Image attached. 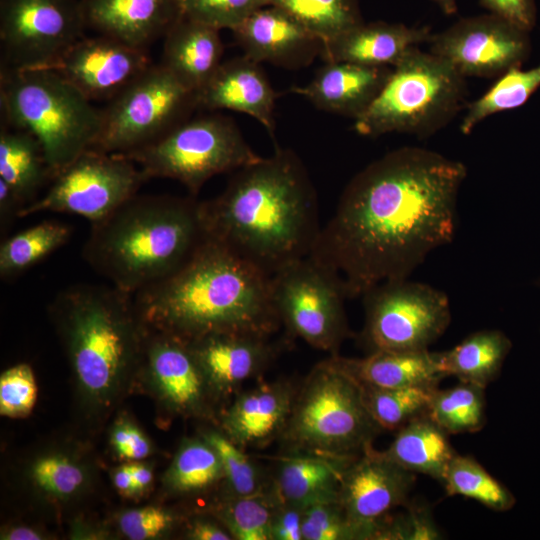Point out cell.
I'll return each instance as SVG.
<instances>
[{"label":"cell","mask_w":540,"mask_h":540,"mask_svg":"<svg viewBox=\"0 0 540 540\" xmlns=\"http://www.w3.org/2000/svg\"><path fill=\"white\" fill-rule=\"evenodd\" d=\"M464 163L421 147L388 152L358 172L309 256L346 298L409 278L456 229Z\"/></svg>","instance_id":"obj_1"},{"label":"cell","mask_w":540,"mask_h":540,"mask_svg":"<svg viewBox=\"0 0 540 540\" xmlns=\"http://www.w3.org/2000/svg\"><path fill=\"white\" fill-rule=\"evenodd\" d=\"M206 236L268 276L308 256L321 230L308 171L291 149L234 171L224 190L201 201Z\"/></svg>","instance_id":"obj_2"},{"label":"cell","mask_w":540,"mask_h":540,"mask_svg":"<svg viewBox=\"0 0 540 540\" xmlns=\"http://www.w3.org/2000/svg\"><path fill=\"white\" fill-rule=\"evenodd\" d=\"M133 300L145 327L184 341L225 332L271 336L282 325L271 277L208 237L184 265Z\"/></svg>","instance_id":"obj_3"},{"label":"cell","mask_w":540,"mask_h":540,"mask_svg":"<svg viewBox=\"0 0 540 540\" xmlns=\"http://www.w3.org/2000/svg\"><path fill=\"white\" fill-rule=\"evenodd\" d=\"M91 225L84 260L131 295L178 270L207 237L193 195L136 194Z\"/></svg>","instance_id":"obj_4"},{"label":"cell","mask_w":540,"mask_h":540,"mask_svg":"<svg viewBox=\"0 0 540 540\" xmlns=\"http://www.w3.org/2000/svg\"><path fill=\"white\" fill-rule=\"evenodd\" d=\"M51 310L79 382L93 397L108 396L141 350L145 325L133 295L111 284H77L58 293Z\"/></svg>","instance_id":"obj_5"},{"label":"cell","mask_w":540,"mask_h":540,"mask_svg":"<svg viewBox=\"0 0 540 540\" xmlns=\"http://www.w3.org/2000/svg\"><path fill=\"white\" fill-rule=\"evenodd\" d=\"M0 108L1 123L39 141L53 178L94 147L101 128V109L49 68H1Z\"/></svg>","instance_id":"obj_6"},{"label":"cell","mask_w":540,"mask_h":540,"mask_svg":"<svg viewBox=\"0 0 540 540\" xmlns=\"http://www.w3.org/2000/svg\"><path fill=\"white\" fill-rule=\"evenodd\" d=\"M380 431L361 385L330 357L296 391L280 439L289 452L355 457L372 446Z\"/></svg>","instance_id":"obj_7"},{"label":"cell","mask_w":540,"mask_h":540,"mask_svg":"<svg viewBox=\"0 0 540 540\" xmlns=\"http://www.w3.org/2000/svg\"><path fill=\"white\" fill-rule=\"evenodd\" d=\"M466 97L465 77L443 58L415 46L393 67L370 107L354 120V129L368 137L394 132L428 137L460 112Z\"/></svg>","instance_id":"obj_8"},{"label":"cell","mask_w":540,"mask_h":540,"mask_svg":"<svg viewBox=\"0 0 540 540\" xmlns=\"http://www.w3.org/2000/svg\"><path fill=\"white\" fill-rule=\"evenodd\" d=\"M147 180L169 178L196 196L213 176L234 172L261 158L235 121L221 114L189 118L154 143L125 155Z\"/></svg>","instance_id":"obj_9"},{"label":"cell","mask_w":540,"mask_h":540,"mask_svg":"<svg viewBox=\"0 0 540 540\" xmlns=\"http://www.w3.org/2000/svg\"><path fill=\"white\" fill-rule=\"evenodd\" d=\"M196 109V94L160 63L152 64L101 109V128L92 149L128 155L162 138Z\"/></svg>","instance_id":"obj_10"},{"label":"cell","mask_w":540,"mask_h":540,"mask_svg":"<svg viewBox=\"0 0 540 540\" xmlns=\"http://www.w3.org/2000/svg\"><path fill=\"white\" fill-rule=\"evenodd\" d=\"M362 297L365 321L360 338L369 352L427 350L451 321L446 293L409 278L379 283Z\"/></svg>","instance_id":"obj_11"},{"label":"cell","mask_w":540,"mask_h":540,"mask_svg":"<svg viewBox=\"0 0 540 540\" xmlns=\"http://www.w3.org/2000/svg\"><path fill=\"white\" fill-rule=\"evenodd\" d=\"M145 181L139 166L125 155L90 149L55 176L45 194L24 206L18 217L63 212L94 223L136 195Z\"/></svg>","instance_id":"obj_12"},{"label":"cell","mask_w":540,"mask_h":540,"mask_svg":"<svg viewBox=\"0 0 540 540\" xmlns=\"http://www.w3.org/2000/svg\"><path fill=\"white\" fill-rule=\"evenodd\" d=\"M271 289L281 324L291 336L337 354L349 334L346 296L328 272L308 255L271 276Z\"/></svg>","instance_id":"obj_13"},{"label":"cell","mask_w":540,"mask_h":540,"mask_svg":"<svg viewBox=\"0 0 540 540\" xmlns=\"http://www.w3.org/2000/svg\"><path fill=\"white\" fill-rule=\"evenodd\" d=\"M80 0H0L1 68H45L86 30Z\"/></svg>","instance_id":"obj_14"},{"label":"cell","mask_w":540,"mask_h":540,"mask_svg":"<svg viewBox=\"0 0 540 540\" xmlns=\"http://www.w3.org/2000/svg\"><path fill=\"white\" fill-rule=\"evenodd\" d=\"M415 473L373 446L345 468L338 501L356 539H385L391 512L407 503Z\"/></svg>","instance_id":"obj_15"},{"label":"cell","mask_w":540,"mask_h":540,"mask_svg":"<svg viewBox=\"0 0 540 540\" xmlns=\"http://www.w3.org/2000/svg\"><path fill=\"white\" fill-rule=\"evenodd\" d=\"M428 43L464 77H500L520 67L530 50L527 32L493 14L461 19Z\"/></svg>","instance_id":"obj_16"},{"label":"cell","mask_w":540,"mask_h":540,"mask_svg":"<svg viewBox=\"0 0 540 540\" xmlns=\"http://www.w3.org/2000/svg\"><path fill=\"white\" fill-rule=\"evenodd\" d=\"M152 65L147 49L117 39L83 36L49 68L88 100L109 101Z\"/></svg>","instance_id":"obj_17"},{"label":"cell","mask_w":540,"mask_h":540,"mask_svg":"<svg viewBox=\"0 0 540 540\" xmlns=\"http://www.w3.org/2000/svg\"><path fill=\"white\" fill-rule=\"evenodd\" d=\"M244 55L261 63L299 69L321 55L323 42L284 9L267 5L232 30Z\"/></svg>","instance_id":"obj_18"},{"label":"cell","mask_w":540,"mask_h":540,"mask_svg":"<svg viewBox=\"0 0 540 540\" xmlns=\"http://www.w3.org/2000/svg\"><path fill=\"white\" fill-rule=\"evenodd\" d=\"M270 336L251 333H213L185 341L199 364L209 388L230 394L259 376L276 355Z\"/></svg>","instance_id":"obj_19"},{"label":"cell","mask_w":540,"mask_h":540,"mask_svg":"<svg viewBox=\"0 0 540 540\" xmlns=\"http://www.w3.org/2000/svg\"><path fill=\"white\" fill-rule=\"evenodd\" d=\"M86 28L147 49L183 16L179 0H80Z\"/></svg>","instance_id":"obj_20"},{"label":"cell","mask_w":540,"mask_h":540,"mask_svg":"<svg viewBox=\"0 0 540 540\" xmlns=\"http://www.w3.org/2000/svg\"><path fill=\"white\" fill-rule=\"evenodd\" d=\"M259 64L244 54L222 62L196 94L197 108L245 113L260 122L274 138L277 94Z\"/></svg>","instance_id":"obj_21"},{"label":"cell","mask_w":540,"mask_h":540,"mask_svg":"<svg viewBox=\"0 0 540 540\" xmlns=\"http://www.w3.org/2000/svg\"><path fill=\"white\" fill-rule=\"evenodd\" d=\"M393 67L352 62H326L313 79L292 92L316 108L353 118L360 117L378 97Z\"/></svg>","instance_id":"obj_22"},{"label":"cell","mask_w":540,"mask_h":540,"mask_svg":"<svg viewBox=\"0 0 540 540\" xmlns=\"http://www.w3.org/2000/svg\"><path fill=\"white\" fill-rule=\"evenodd\" d=\"M296 390L288 381L263 382L240 393L222 418L224 434L239 447H262L280 438Z\"/></svg>","instance_id":"obj_23"},{"label":"cell","mask_w":540,"mask_h":540,"mask_svg":"<svg viewBox=\"0 0 540 540\" xmlns=\"http://www.w3.org/2000/svg\"><path fill=\"white\" fill-rule=\"evenodd\" d=\"M431 36L428 27L363 22L323 43L320 56L326 62L394 67L410 48L429 42Z\"/></svg>","instance_id":"obj_24"},{"label":"cell","mask_w":540,"mask_h":540,"mask_svg":"<svg viewBox=\"0 0 540 540\" xmlns=\"http://www.w3.org/2000/svg\"><path fill=\"white\" fill-rule=\"evenodd\" d=\"M223 50L219 29L183 15L163 37L160 64L197 94L223 62Z\"/></svg>","instance_id":"obj_25"},{"label":"cell","mask_w":540,"mask_h":540,"mask_svg":"<svg viewBox=\"0 0 540 540\" xmlns=\"http://www.w3.org/2000/svg\"><path fill=\"white\" fill-rule=\"evenodd\" d=\"M280 457L270 489L278 502L307 507L338 501L343 472L355 457L289 452Z\"/></svg>","instance_id":"obj_26"},{"label":"cell","mask_w":540,"mask_h":540,"mask_svg":"<svg viewBox=\"0 0 540 540\" xmlns=\"http://www.w3.org/2000/svg\"><path fill=\"white\" fill-rule=\"evenodd\" d=\"M155 333L146 358L160 391L175 410L199 412L209 386L188 344L173 335Z\"/></svg>","instance_id":"obj_27"},{"label":"cell","mask_w":540,"mask_h":540,"mask_svg":"<svg viewBox=\"0 0 540 540\" xmlns=\"http://www.w3.org/2000/svg\"><path fill=\"white\" fill-rule=\"evenodd\" d=\"M334 361L359 384L380 388L411 386L437 387L445 377L440 368L439 352L427 350H377L363 358H345L337 354Z\"/></svg>","instance_id":"obj_28"},{"label":"cell","mask_w":540,"mask_h":540,"mask_svg":"<svg viewBox=\"0 0 540 540\" xmlns=\"http://www.w3.org/2000/svg\"><path fill=\"white\" fill-rule=\"evenodd\" d=\"M448 435L425 413L397 430L393 442L383 452L406 470L427 475L442 484L447 467L457 454Z\"/></svg>","instance_id":"obj_29"},{"label":"cell","mask_w":540,"mask_h":540,"mask_svg":"<svg viewBox=\"0 0 540 540\" xmlns=\"http://www.w3.org/2000/svg\"><path fill=\"white\" fill-rule=\"evenodd\" d=\"M512 343L497 329H485L468 335L451 349L439 352L445 377L486 388L500 374Z\"/></svg>","instance_id":"obj_30"},{"label":"cell","mask_w":540,"mask_h":540,"mask_svg":"<svg viewBox=\"0 0 540 540\" xmlns=\"http://www.w3.org/2000/svg\"><path fill=\"white\" fill-rule=\"evenodd\" d=\"M0 179L23 207L34 201L47 180L53 179L39 141L29 132L1 123ZM22 207V208H23Z\"/></svg>","instance_id":"obj_31"},{"label":"cell","mask_w":540,"mask_h":540,"mask_svg":"<svg viewBox=\"0 0 540 540\" xmlns=\"http://www.w3.org/2000/svg\"><path fill=\"white\" fill-rule=\"evenodd\" d=\"M428 414L448 434L477 432L486 422L485 388L460 381L448 389L436 388Z\"/></svg>","instance_id":"obj_32"},{"label":"cell","mask_w":540,"mask_h":540,"mask_svg":"<svg viewBox=\"0 0 540 540\" xmlns=\"http://www.w3.org/2000/svg\"><path fill=\"white\" fill-rule=\"evenodd\" d=\"M539 87L540 64L526 71L519 67L508 70L481 97L467 105L461 132L469 134L492 114L522 106Z\"/></svg>","instance_id":"obj_33"},{"label":"cell","mask_w":540,"mask_h":540,"mask_svg":"<svg viewBox=\"0 0 540 540\" xmlns=\"http://www.w3.org/2000/svg\"><path fill=\"white\" fill-rule=\"evenodd\" d=\"M71 227L57 221H43L10 238L0 246V274L8 277L35 265L71 236Z\"/></svg>","instance_id":"obj_34"},{"label":"cell","mask_w":540,"mask_h":540,"mask_svg":"<svg viewBox=\"0 0 540 540\" xmlns=\"http://www.w3.org/2000/svg\"><path fill=\"white\" fill-rule=\"evenodd\" d=\"M442 484L449 496L473 499L496 512L508 511L516 503L514 495L471 456L456 454Z\"/></svg>","instance_id":"obj_35"},{"label":"cell","mask_w":540,"mask_h":540,"mask_svg":"<svg viewBox=\"0 0 540 540\" xmlns=\"http://www.w3.org/2000/svg\"><path fill=\"white\" fill-rule=\"evenodd\" d=\"M361 388L366 408L375 423L382 430L397 431L412 419L428 413L437 387L380 388L361 385Z\"/></svg>","instance_id":"obj_36"},{"label":"cell","mask_w":540,"mask_h":540,"mask_svg":"<svg viewBox=\"0 0 540 540\" xmlns=\"http://www.w3.org/2000/svg\"><path fill=\"white\" fill-rule=\"evenodd\" d=\"M323 43L363 23L357 0H269Z\"/></svg>","instance_id":"obj_37"},{"label":"cell","mask_w":540,"mask_h":540,"mask_svg":"<svg viewBox=\"0 0 540 540\" xmlns=\"http://www.w3.org/2000/svg\"><path fill=\"white\" fill-rule=\"evenodd\" d=\"M278 500L269 488L250 496H229L219 509L224 527L237 540H271Z\"/></svg>","instance_id":"obj_38"},{"label":"cell","mask_w":540,"mask_h":540,"mask_svg":"<svg viewBox=\"0 0 540 540\" xmlns=\"http://www.w3.org/2000/svg\"><path fill=\"white\" fill-rule=\"evenodd\" d=\"M221 478L224 473L219 456L205 439L185 443L167 474L171 488L183 493L205 490Z\"/></svg>","instance_id":"obj_39"},{"label":"cell","mask_w":540,"mask_h":540,"mask_svg":"<svg viewBox=\"0 0 540 540\" xmlns=\"http://www.w3.org/2000/svg\"><path fill=\"white\" fill-rule=\"evenodd\" d=\"M204 439L215 449L222 464L231 496H250L267 491L270 483L259 466L224 433L210 431Z\"/></svg>","instance_id":"obj_40"},{"label":"cell","mask_w":540,"mask_h":540,"mask_svg":"<svg viewBox=\"0 0 540 540\" xmlns=\"http://www.w3.org/2000/svg\"><path fill=\"white\" fill-rule=\"evenodd\" d=\"M184 16L219 30H233L269 0H179Z\"/></svg>","instance_id":"obj_41"},{"label":"cell","mask_w":540,"mask_h":540,"mask_svg":"<svg viewBox=\"0 0 540 540\" xmlns=\"http://www.w3.org/2000/svg\"><path fill=\"white\" fill-rule=\"evenodd\" d=\"M303 540H354L355 533L339 501L316 502L304 508Z\"/></svg>","instance_id":"obj_42"},{"label":"cell","mask_w":540,"mask_h":540,"mask_svg":"<svg viewBox=\"0 0 540 540\" xmlns=\"http://www.w3.org/2000/svg\"><path fill=\"white\" fill-rule=\"evenodd\" d=\"M37 397V387L31 367L18 364L1 374L0 413L8 417L27 415Z\"/></svg>","instance_id":"obj_43"},{"label":"cell","mask_w":540,"mask_h":540,"mask_svg":"<svg viewBox=\"0 0 540 540\" xmlns=\"http://www.w3.org/2000/svg\"><path fill=\"white\" fill-rule=\"evenodd\" d=\"M32 475L38 486L58 496L75 493L84 482L82 469L60 456L39 459L32 469Z\"/></svg>","instance_id":"obj_44"},{"label":"cell","mask_w":540,"mask_h":540,"mask_svg":"<svg viewBox=\"0 0 540 540\" xmlns=\"http://www.w3.org/2000/svg\"><path fill=\"white\" fill-rule=\"evenodd\" d=\"M172 522L168 512L153 506L129 510L119 519L121 531L132 540L155 538L167 531Z\"/></svg>","instance_id":"obj_45"},{"label":"cell","mask_w":540,"mask_h":540,"mask_svg":"<svg viewBox=\"0 0 540 540\" xmlns=\"http://www.w3.org/2000/svg\"><path fill=\"white\" fill-rule=\"evenodd\" d=\"M440 536L423 508H410L407 515L390 520L386 539H438Z\"/></svg>","instance_id":"obj_46"},{"label":"cell","mask_w":540,"mask_h":540,"mask_svg":"<svg viewBox=\"0 0 540 540\" xmlns=\"http://www.w3.org/2000/svg\"><path fill=\"white\" fill-rule=\"evenodd\" d=\"M480 4L516 28L529 32L536 22L534 0H480Z\"/></svg>","instance_id":"obj_47"},{"label":"cell","mask_w":540,"mask_h":540,"mask_svg":"<svg viewBox=\"0 0 540 540\" xmlns=\"http://www.w3.org/2000/svg\"><path fill=\"white\" fill-rule=\"evenodd\" d=\"M303 515V507L279 502L272 520L271 540H303Z\"/></svg>","instance_id":"obj_48"},{"label":"cell","mask_w":540,"mask_h":540,"mask_svg":"<svg viewBox=\"0 0 540 540\" xmlns=\"http://www.w3.org/2000/svg\"><path fill=\"white\" fill-rule=\"evenodd\" d=\"M112 443L118 454L124 458L140 460L150 453L146 437L135 427L121 425L112 434Z\"/></svg>","instance_id":"obj_49"},{"label":"cell","mask_w":540,"mask_h":540,"mask_svg":"<svg viewBox=\"0 0 540 540\" xmlns=\"http://www.w3.org/2000/svg\"><path fill=\"white\" fill-rule=\"evenodd\" d=\"M188 537L195 540H231V533L213 521L196 519L189 528Z\"/></svg>","instance_id":"obj_50"},{"label":"cell","mask_w":540,"mask_h":540,"mask_svg":"<svg viewBox=\"0 0 540 540\" xmlns=\"http://www.w3.org/2000/svg\"><path fill=\"white\" fill-rule=\"evenodd\" d=\"M23 204L10 188V186L0 179V220L1 225L6 227L9 221L18 217Z\"/></svg>","instance_id":"obj_51"},{"label":"cell","mask_w":540,"mask_h":540,"mask_svg":"<svg viewBox=\"0 0 540 540\" xmlns=\"http://www.w3.org/2000/svg\"><path fill=\"white\" fill-rule=\"evenodd\" d=\"M113 482L116 488L123 493L130 494L137 491L130 465L122 466L116 470L113 476Z\"/></svg>","instance_id":"obj_52"},{"label":"cell","mask_w":540,"mask_h":540,"mask_svg":"<svg viewBox=\"0 0 540 540\" xmlns=\"http://www.w3.org/2000/svg\"><path fill=\"white\" fill-rule=\"evenodd\" d=\"M130 467L137 491L145 489L152 481L151 470L142 464H132Z\"/></svg>","instance_id":"obj_53"},{"label":"cell","mask_w":540,"mask_h":540,"mask_svg":"<svg viewBox=\"0 0 540 540\" xmlns=\"http://www.w3.org/2000/svg\"><path fill=\"white\" fill-rule=\"evenodd\" d=\"M4 539L8 540H39L42 539L41 535L28 527H16L7 532Z\"/></svg>","instance_id":"obj_54"},{"label":"cell","mask_w":540,"mask_h":540,"mask_svg":"<svg viewBox=\"0 0 540 540\" xmlns=\"http://www.w3.org/2000/svg\"><path fill=\"white\" fill-rule=\"evenodd\" d=\"M447 15H452L457 12L456 0H433Z\"/></svg>","instance_id":"obj_55"},{"label":"cell","mask_w":540,"mask_h":540,"mask_svg":"<svg viewBox=\"0 0 540 540\" xmlns=\"http://www.w3.org/2000/svg\"><path fill=\"white\" fill-rule=\"evenodd\" d=\"M538 285L540 286V280L538 281Z\"/></svg>","instance_id":"obj_56"}]
</instances>
